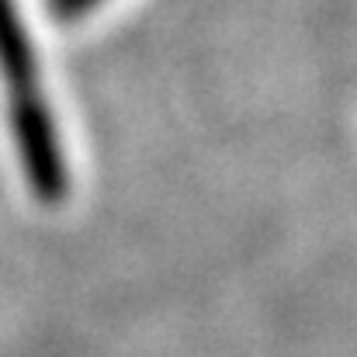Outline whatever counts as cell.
I'll list each match as a JSON object with an SVG mask.
<instances>
[{"label":"cell","instance_id":"3","mask_svg":"<svg viewBox=\"0 0 357 357\" xmlns=\"http://www.w3.org/2000/svg\"><path fill=\"white\" fill-rule=\"evenodd\" d=\"M101 0H49V7H52V14L59 17V21H77L80 14H87L91 7H98Z\"/></svg>","mask_w":357,"mask_h":357},{"label":"cell","instance_id":"1","mask_svg":"<svg viewBox=\"0 0 357 357\" xmlns=\"http://www.w3.org/2000/svg\"><path fill=\"white\" fill-rule=\"evenodd\" d=\"M10 132H14L17 156H21V170L35 198L45 205L63 202L70 188V174H66L63 146L56 135V121L38 91L10 94Z\"/></svg>","mask_w":357,"mask_h":357},{"label":"cell","instance_id":"2","mask_svg":"<svg viewBox=\"0 0 357 357\" xmlns=\"http://www.w3.org/2000/svg\"><path fill=\"white\" fill-rule=\"evenodd\" d=\"M0 73L10 87V94H31L35 77H38V63H35V49L28 38V28L14 7V0H0Z\"/></svg>","mask_w":357,"mask_h":357}]
</instances>
